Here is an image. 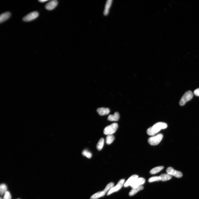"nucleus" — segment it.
Instances as JSON below:
<instances>
[{
  "instance_id": "f257e3e1",
  "label": "nucleus",
  "mask_w": 199,
  "mask_h": 199,
  "mask_svg": "<svg viewBox=\"0 0 199 199\" xmlns=\"http://www.w3.org/2000/svg\"><path fill=\"white\" fill-rule=\"evenodd\" d=\"M167 124L163 122H158L149 128L146 131L147 134L149 135L153 136L155 135L162 129L166 128Z\"/></svg>"
},
{
  "instance_id": "f03ea898",
  "label": "nucleus",
  "mask_w": 199,
  "mask_h": 199,
  "mask_svg": "<svg viewBox=\"0 0 199 199\" xmlns=\"http://www.w3.org/2000/svg\"><path fill=\"white\" fill-rule=\"evenodd\" d=\"M118 127V124L114 123L106 127L104 129L103 132L104 134L109 135H112L116 132Z\"/></svg>"
},
{
  "instance_id": "7ed1b4c3",
  "label": "nucleus",
  "mask_w": 199,
  "mask_h": 199,
  "mask_svg": "<svg viewBox=\"0 0 199 199\" xmlns=\"http://www.w3.org/2000/svg\"><path fill=\"white\" fill-rule=\"evenodd\" d=\"M163 137L162 134H159L149 138L148 139V142L150 145H156L158 144L161 141Z\"/></svg>"
},
{
  "instance_id": "20e7f679",
  "label": "nucleus",
  "mask_w": 199,
  "mask_h": 199,
  "mask_svg": "<svg viewBox=\"0 0 199 199\" xmlns=\"http://www.w3.org/2000/svg\"><path fill=\"white\" fill-rule=\"evenodd\" d=\"M193 97V94L191 91L189 90L185 93L181 99L180 102V106H183L188 101L191 100Z\"/></svg>"
},
{
  "instance_id": "39448f33",
  "label": "nucleus",
  "mask_w": 199,
  "mask_h": 199,
  "mask_svg": "<svg viewBox=\"0 0 199 199\" xmlns=\"http://www.w3.org/2000/svg\"><path fill=\"white\" fill-rule=\"evenodd\" d=\"M124 182L125 180L124 179L120 180L116 186H114L109 192H108L107 195H109L115 192H116L119 190L124 185Z\"/></svg>"
},
{
  "instance_id": "423d86ee",
  "label": "nucleus",
  "mask_w": 199,
  "mask_h": 199,
  "mask_svg": "<svg viewBox=\"0 0 199 199\" xmlns=\"http://www.w3.org/2000/svg\"><path fill=\"white\" fill-rule=\"evenodd\" d=\"M167 173L177 178H180L183 176V174L181 172L174 170L172 167H169L166 169Z\"/></svg>"
},
{
  "instance_id": "0eeeda50",
  "label": "nucleus",
  "mask_w": 199,
  "mask_h": 199,
  "mask_svg": "<svg viewBox=\"0 0 199 199\" xmlns=\"http://www.w3.org/2000/svg\"><path fill=\"white\" fill-rule=\"evenodd\" d=\"M39 14L36 11L33 12L28 14L23 17V20L24 22H28L36 19L39 16Z\"/></svg>"
},
{
  "instance_id": "6e6552de",
  "label": "nucleus",
  "mask_w": 199,
  "mask_h": 199,
  "mask_svg": "<svg viewBox=\"0 0 199 199\" xmlns=\"http://www.w3.org/2000/svg\"><path fill=\"white\" fill-rule=\"evenodd\" d=\"M145 182V180L144 178H138L131 184L130 186L132 188L137 187L142 185L144 184Z\"/></svg>"
},
{
  "instance_id": "1a4fd4ad",
  "label": "nucleus",
  "mask_w": 199,
  "mask_h": 199,
  "mask_svg": "<svg viewBox=\"0 0 199 199\" xmlns=\"http://www.w3.org/2000/svg\"><path fill=\"white\" fill-rule=\"evenodd\" d=\"M58 2L56 0H53L49 2L45 6L46 9L48 10L54 9L58 4Z\"/></svg>"
},
{
  "instance_id": "9d476101",
  "label": "nucleus",
  "mask_w": 199,
  "mask_h": 199,
  "mask_svg": "<svg viewBox=\"0 0 199 199\" xmlns=\"http://www.w3.org/2000/svg\"><path fill=\"white\" fill-rule=\"evenodd\" d=\"M138 177V176L137 175H133L131 176L125 182L124 185V187H128L131 185V184L133 183L136 179Z\"/></svg>"
},
{
  "instance_id": "9b49d317",
  "label": "nucleus",
  "mask_w": 199,
  "mask_h": 199,
  "mask_svg": "<svg viewBox=\"0 0 199 199\" xmlns=\"http://www.w3.org/2000/svg\"><path fill=\"white\" fill-rule=\"evenodd\" d=\"M97 112L101 116H103L109 114L110 110L108 108L102 107L99 108L97 110Z\"/></svg>"
},
{
  "instance_id": "f8f14e48",
  "label": "nucleus",
  "mask_w": 199,
  "mask_h": 199,
  "mask_svg": "<svg viewBox=\"0 0 199 199\" xmlns=\"http://www.w3.org/2000/svg\"><path fill=\"white\" fill-rule=\"evenodd\" d=\"M11 16V14L9 12L3 13L0 15V23H1L8 19Z\"/></svg>"
},
{
  "instance_id": "ddd939ff",
  "label": "nucleus",
  "mask_w": 199,
  "mask_h": 199,
  "mask_svg": "<svg viewBox=\"0 0 199 199\" xmlns=\"http://www.w3.org/2000/svg\"><path fill=\"white\" fill-rule=\"evenodd\" d=\"M112 2V0H108L107 1L104 12V15L107 16L109 14Z\"/></svg>"
},
{
  "instance_id": "4468645a",
  "label": "nucleus",
  "mask_w": 199,
  "mask_h": 199,
  "mask_svg": "<svg viewBox=\"0 0 199 199\" xmlns=\"http://www.w3.org/2000/svg\"><path fill=\"white\" fill-rule=\"evenodd\" d=\"M144 187L142 185L137 187L132 188V189L129 193V195L130 196H132L137 193L139 191L144 189Z\"/></svg>"
},
{
  "instance_id": "2eb2a0df",
  "label": "nucleus",
  "mask_w": 199,
  "mask_h": 199,
  "mask_svg": "<svg viewBox=\"0 0 199 199\" xmlns=\"http://www.w3.org/2000/svg\"><path fill=\"white\" fill-rule=\"evenodd\" d=\"M120 115L118 112H115L113 115H110L108 117L107 119L109 121H117L119 120Z\"/></svg>"
},
{
  "instance_id": "dca6fc26",
  "label": "nucleus",
  "mask_w": 199,
  "mask_h": 199,
  "mask_svg": "<svg viewBox=\"0 0 199 199\" xmlns=\"http://www.w3.org/2000/svg\"><path fill=\"white\" fill-rule=\"evenodd\" d=\"M160 176L161 179V181H163L169 180L171 179L172 178V175L167 173L162 174Z\"/></svg>"
},
{
  "instance_id": "f3484780",
  "label": "nucleus",
  "mask_w": 199,
  "mask_h": 199,
  "mask_svg": "<svg viewBox=\"0 0 199 199\" xmlns=\"http://www.w3.org/2000/svg\"><path fill=\"white\" fill-rule=\"evenodd\" d=\"M163 168L164 167L162 166L156 167L150 170V173L152 174H156L160 172Z\"/></svg>"
},
{
  "instance_id": "a211bd4d",
  "label": "nucleus",
  "mask_w": 199,
  "mask_h": 199,
  "mask_svg": "<svg viewBox=\"0 0 199 199\" xmlns=\"http://www.w3.org/2000/svg\"><path fill=\"white\" fill-rule=\"evenodd\" d=\"M104 195V194L103 191H99L92 195L90 198V199H97L101 197H103Z\"/></svg>"
},
{
  "instance_id": "6ab92c4d",
  "label": "nucleus",
  "mask_w": 199,
  "mask_h": 199,
  "mask_svg": "<svg viewBox=\"0 0 199 199\" xmlns=\"http://www.w3.org/2000/svg\"><path fill=\"white\" fill-rule=\"evenodd\" d=\"M7 187L5 184H1L0 186V193L2 196L4 195L7 191Z\"/></svg>"
},
{
  "instance_id": "aec40b11",
  "label": "nucleus",
  "mask_w": 199,
  "mask_h": 199,
  "mask_svg": "<svg viewBox=\"0 0 199 199\" xmlns=\"http://www.w3.org/2000/svg\"><path fill=\"white\" fill-rule=\"evenodd\" d=\"M104 139L103 138L100 139L97 145V149L99 151H100L102 149L104 145Z\"/></svg>"
},
{
  "instance_id": "412c9836",
  "label": "nucleus",
  "mask_w": 199,
  "mask_h": 199,
  "mask_svg": "<svg viewBox=\"0 0 199 199\" xmlns=\"http://www.w3.org/2000/svg\"><path fill=\"white\" fill-rule=\"evenodd\" d=\"M115 138L113 135H107L106 138V142L108 145L111 144Z\"/></svg>"
},
{
  "instance_id": "4be33fe9",
  "label": "nucleus",
  "mask_w": 199,
  "mask_h": 199,
  "mask_svg": "<svg viewBox=\"0 0 199 199\" xmlns=\"http://www.w3.org/2000/svg\"><path fill=\"white\" fill-rule=\"evenodd\" d=\"M114 183L113 182H111L108 184L106 186V187L104 190L103 191L104 192V195H105L114 186Z\"/></svg>"
},
{
  "instance_id": "5701e85b",
  "label": "nucleus",
  "mask_w": 199,
  "mask_h": 199,
  "mask_svg": "<svg viewBox=\"0 0 199 199\" xmlns=\"http://www.w3.org/2000/svg\"><path fill=\"white\" fill-rule=\"evenodd\" d=\"M160 181H161V179L160 176L152 177L150 178L148 180L149 182L150 183Z\"/></svg>"
},
{
  "instance_id": "b1692460",
  "label": "nucleus",
  "mask_w": 199,
  "mask_h": 199,
  "mask_svg": "<svg viewBox=\"0 0 199 199\" xmlns=\"http://www.w3.org/2000/svg\"><path fill=\"white\" fill-rule=\"evenodd\" d=\"M82 154L83 155L86 157L88 159L91 158L92 156L91 153L87 150H83L82 152Z\"/></svg>"
},
{
  "instance_id": "393cba45",
  "label": "nucleus",
  "mask_w": 199,
  "mask_h": 199,
  "mask_svg": "<svg viewBox=\"0 0 199 199\" xmlns=\"http://www.w3.org/2000/svg\"><path fill=\"white\" fill-rule=\"evenodd\" d=\"M12 196L11 194L8 191H7L3 197V199H11Z\"/></svg>"
},
{
  "instance_id": "a878e982",
  "label": "nucleus",
  "mask_w": 199,
  "mask_h": 199,
  "mask_svg": "<svg viewBox=\"0 0 199 199\" xmlns=\"http://www.w3.org/2000/svg\"><path fill=\"white\" fill-rule=\"evenodd\" d=\"M194 95L197 96H199V88L195 90L194 91Z\"/></svg>"
},
{
  "instance_id": "bb28decb",
  "label": "nucleus",
  "mask_w": 199,
  "mask_h": 199,
  "mask_svg": "<svg viewBox=\"0 0 199 199\" xmlns=\"http://www.w3.org/2000/svg\"><path fill=\"white\" fill-rule=\"evenodd\" d=\"M39 1L40 2L43 3L47 2L48 1H47V0H40V1Z\"/></svg>"
},
{
  "instance_id": "cd10ccee",
  "label": "nucleus",
  "mask_w": 199,
  "mask_h": 199,
  "mask_svg": "<svg viewBox=\"0 0 199 199\" xmlns=\"http://www.w3.org/2000/svg\"><path fill=\"white\" fill-rule=\"evenodd\" d=\"M3 199V198H1V199Z\"/></svg>"
},
{
  "instance_id": "c85d7f7f",
  "label": "nucleus",
  "mask_w": 199,
  "mask_h": 199,
  "mask_svg": "<svg viewBox=\"0 0 199 199\" xmlns=\"http://www.w3.org/2000/svg\"></svg>"
}]
</instances>
